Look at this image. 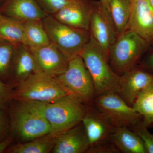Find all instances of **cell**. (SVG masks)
<instances>
[{
  "label": "cell",
  "mask_w": 153,
  "mask_h": 153,
  "mask_svg": "<svg viewBox=\"0 0 153 153\" xmlns=\"http://www.w3.org/2000/svg\"><path fill=\"white\" fill-rule=\"evenodd\" d=\"M79 55L93 80L95 97L117 93L120 76L109 66L108 55L91 37Z\"/></svg>",
  "instance_id": "obj_1"
},
{
  "label": "cell",
  "mask_w": 153,
  "mask_h": 153,
  "mask_svg": "<svg viewBox=\"0 0 153 153\" xmlns=\"http://www.w3.org/2000/svg\"><path fill=\"white\" fill-rule=\"evenodd\" d=\"M151 47L137 33L126 30L110 47L109 63L114 71L122 75L138 66Z\"/></svg>",
  "instance_id": "obj_2"
},
{
  "label": "cell",
  "mask_w": 153,
  "mask_h": 153,
  "mask_svg": "<svg viewBox=\"0 0 153 153\" xmlns=\"http://www.w3.org/2000/svg\"><path fill=\"white\" fill-rule=\"evenodd\" d=\"M35 102L50 125V133L56 136L80 123L88 108L68 95L52 102Z\"/></svg>",
  "instance_id": "obj_3"
},
{
  "label": "cell",
  "mask_w": 153,
  "mask_h": 153,
  "mask_svg": "<svg viewBox=\"0 0 153 153\" xmlns=\"http://www.w3.org/2000/svg\"><path fill=\"white\" fill-rule=\"evenodd\" d=\"M16 101L10 112L11 128L22 143L51 133L50 125L35 102Z\"/></svg>",
  "instance_id": "obj_4"
},
{
  "label": "cell",
  "mask_w": 153,
  "mask_h": 153,
  "mask_svg": "<svg viewBox=\"0 0 153 153\" xmlns=\"http://www.w3.org/2000/svg\"><path fill=\"white\" fill-rule=\"evenodd\" d=\"M67 95L57 76L38 72L17 85L12 99L18 101L50 102Z\"/></svg>",
  "instance_id": "obj_5"
},
{
  "label": "cell",
  "mask_w": 153,
  "mask_h": 153,
  "mask_svg": "<svg viewBox=\"0 0 153 153\" xmlns=\"http://www.w3.org/2000/svg\"><path fill=\"white\" fill-rule=\"evenodd\" d=\"M42 21L51 43L69 60L80 55L90 39L88 30L63 24L52 15H48Z\"/></svg>",
  "instance_id": "obj_6"
},
{
  "label": "cell",
  "mask_w": 153,
  "mask_h": 153,
  "mask_svg": "<svg viewBox=\"0 0 153 153\" xmlns=\"http://www.w3.org/2000/svg\"><path fill=\"white\" fill-rule=\"evenodd\" d=\"M57 77L69 96L84 104L94 100L93 80L80 55L69 60L66 71Z\"/></svg>",
  "instance_id": "obj_7"
},
{
  "label": "cell",
  "mask_w": 153,
  "mask_h": 153,
  "mask_svg": "<svg viewBox=\"0 0 153 153\" xmlns=\"http://www.w3.org/2000/svg\"><path fill=\"white\" fill-rule=\"evenodd\" d=\"M95 107L114 127H131L142 117L132 106L128 104L117 93H109L95 97Z\"/></svg>",
  "instance_id": "obj_8"
},
{
  "label": "cell",
  "mask_w": 153,
  "mask_h": 153,
  "mask_svg": "<svg viewBox=\"0 0 153 153\" xmlns=\"http://www.w3.org/2000/svg\"><path fill=\"white\" fill-rule=\"evenodd\" d=\"M88 31L108 56L110 47L118 35L108 10L100 1L92 2Z\"/></svg>",
  "instance_id": "obj_9"
},
{
  "label": "cell",
  "mask_w": 153,
  "mask_h": 153,
  "mask_svg": "<svg viewBox=\"0 0 153 153\" xmlns=\"http://www.w3.org/2000/svg\"><path fill=\"white\" fill-rule=\"evenodd\" d=\"M153 84V74L138 65L120 76L117 94L132 106L140 94Z\"/></svg>",
  "instance_id": "obj_10"
},
{
  "label": "cell",
  "mask_w": 153,
  "mask_h": 153,
  "mask_svg": "<svg viewBox=\"0 0 153 153\" xmlns=\"http://www.w3.org/2000/svg\"><path fill=\"white\" fill-rule=\"evenodd\" d=\"M133 31L153 46V7L149 0H132L126 30Z\"/></svg>",
  "instance_id": "obj_11"
},
{
  "label": "cell",
  "mask_w": 153,
  "mask_h": 153,
  "mask_svg": "<svg viewBox=\"0 0 153 153\" xmlns=\"http://www.w3.org/2000/svg\"><path fill=\"white\" fill-rule=\"evenodd\" d=\"M32 52L36 61L37 72L57 76L68 68L69 60L52 43Z\"/></svg>",
  "instance_id": "obj_12"
},
{
  "label": "cell",
  "mask_w": 153,
  "mask_h": 153,
  "mask_svg": "<svg viewBox=\"0 0 153 153\" xmlns=\"http://www.w3.org/2000/svg\"><path fill=\"white\" fill-rule=\"evenodd\" d=\"M81 123L85 128L90 147L111 141L110 136L114 126L95 107L88 108Z\"/></svg>",
  "instance_id": "obj_13"
},
{
  "label": "cell",
  "mask_w": 153,
  "mask_h": 153,
  "mask_svg": "<svg viewBox=\"0 0 153 153\" xmlns=\"http://www.w3.org/2000/svg\"><path fill=\"white\" fill-rule=\"evenodd\" d=\"M92 2L89 0H73L52 16L63 24L88 31Z\"/></svg>",
  "instance_id": "obj_14"
},
{
  "label": "cell",
  "mask_w": 153,
  "mask_h": 153,
  "mask_svg": "<svg viewBox=\"0 0 153 153\" xmlns=\"http://www.w3.org/2000/svg\"><path fill=\"white\" fill-rule=\"evenodd\" d=\"M78 124L56 137L53 153L87 152L90 144L85 128Z\"/></svg>",
  "instance_id": "obj_15"
},
{
  "label": "cell",
  "mask_w": 153,
  "mask_h": 153,
  "mask_svg": "<svg viewBox=\"0 0 153 153\" xmlns=\"http://www.w3.org/2000/svg\"><path fill=\"white\" fill-rule=\"evenodd\" d=\"M7 17L22 22L42 20L48 14L38 4L36 0H8L3 8Z\"/></svg>",
  "instance_id": "obj_16"
},
{
  "label": "cell",
  "mask_w": 153,
  "mask_h": 153,
  "mask_svg": "<svg viewBox=\"0 0 153 153\" xmlns=\"http://www.w3.org/2000/svg\"><path fill=\"white\" fill-rule=\"evenodd\" d=\"M110 140L122 152L146 153L142 140L128 127H114Z\"/></svg>",
  "instance_id": "obj_17"
},
{
  "label": "cell",
  "mask_w": 153,
  "mask_h": 153,
  "mask_svg": "<svg viewBox=\"0 0 153 153\" xmlns=\"http://www.w3.org/2000/svg\"><path fill=\"white\" fill-rule=\"evenodd\" d=\"M15 49L13 60V75L17 85L37 72V67L33 53L23 44Z\"/></svg>",
  "instance_id": "obj_18"
},
{
  "label": "cell",
  "mask_w": 153,
  "mask_h": 153,
  "mask_svg": "<svg viewBox=\"0 0 153 153\" xmlns=\"http://www.w3.org/2000/svg\"><path fill=\"white\" fill-rule=\"evenodd\" d=\"M25 38L23 45L31 52L51 43L42 20L24 22Z\"/></svg>",
  "instance_id": "obj_19"
},
{
  "label": "cell",
  "mask_w": 153,
  "mask_h": 153,
  "mask_svg": "<svg viewBox=\"0 0 153 153\" xmlns=\"http://www.w3.org/2000/svg\"><path fill=\"white\" fill-rule=\"evenodd\" d=\"M56 136L47 134L25 143H21L8 150L11 153H48L52 152Z\"/></svg>",
  "instance_id": "obj_20"
},
{
  "label": "cell",
  "mask_w": 153,
  "mask_h": 153,
  "mask_svg": "<svg viewBox=\"0 0 153 153\" xmlns=\"http://www.w3.org/2000/svg\"><path fill=\"white\" fill-rule=\"evenodd\" d=\"M24 38V22L4 16L0 19V41L8 42L16 47L23 44Z\"/></svg>",
  "instance_id": "obj_21"
},
{
  "label": "cell",
  "mask_w": 153,
  "mask_h": 153,
  "mask_svg": "<svg viewBox=\"0 0 153 153\" xmlns=\"http://www.w3.org/2000/svg\"><path fill=\"white\" fill-rule=\"evenodd\" d=\"M132 0H108L107 9L118 35L126 30L131 12Z\"/></svg>",
  "instance_id": "obj_22"
},
{
  "label": "cell",
  "mask_w": 153,
  "mask_h": 153,
  "mask_svg": "<svg viewBox=\"0 0 153 153\" xmlns=\"http://www.w3.org/2000/svg\"><path fill=\"white\" fill-rule=\"evenodd\" d=\"M132 107L142 117L144 125L153 127V84L140 94Z\"/></svg>",
  "instance_id": "obj_23"
},
{
  "label": "cell",
  "mask_w": 153,
  "mask_h": 153,
  "mask_svg": "<svg viewBox=\"0 0 153 153\" xmlns=\"http://www.w3.org/2000/svg\"><path fill=\"white\" fill-rule=\"evenodd\" d=\"M14 51L13 44L6 41L0 42V77L5 76L8 73Z\"/></svg>",
  "instance_id": "obj_24"
},
{
  "label": "cell",
  "mask_w": 153,
  "mask_h": 153,
  "mask_svg": "<svg viewBox=\"0 0 153 153\" xmlns=\"http://www.w3.org/2000/svg\"><path fill=\"white\" fill-rule=\"evenodd\" d=\"M142 140L146 153H153V134L141 120L130 128Z\"/></svg>",
  "instance_id": "obj_25"
},
{
  "label": "cell",
  "mask_w": 153,
  "mask_h": 153,
  "mask_svg": "<svg viewBox=\"0 0 153 153\" xmlns=\"http://www.w3.org/2000/svg\"><path fill=\"white\" fill-rule=\"evenodd\" d=\"M73 0H36L38 4L48 15H53Z\"/></svg>",
  "instance_id": "obj_26"
},
{
  "label": "cell",
  "mask_w": 153,
  "mask_h": 153,
  "mask_svg": "<svg viewBox=\"0 0 153 153\" xmlns=\"http://www.w3.org/2000/svg\"><path fill=\"white\" fill-rule=\"evenodd\" d=\"M120 152L111 141L90 147L87 151L89 153H117Z\"/></svg>",
  "instance_id": "obj_27"
},
{
  "label": "cell",
  "mask_w": 153,
  "mask_h": 153,
  "mask_svg": "<svg viewBox=\"0 0 153 153\" xmlns=\"http://www.w3.org/2000/svg\"><path fill=\"white\" fill-rule=\"evenodd\" d=\"M140 65L153 74V46L143 57Z\"/></svg>",
  "instance_id": "obj_28"
},
{
  "label": "cell",
  "mask_w": 153,
  "mask_h": 153,
  "mask_svg": "<svg viewBox=\"0 0 153 153\" xmlns=\"http://www.w3.org/2000/svg\"><path fill=\"white\" fill-rule=\"evenodd\" d=\"M13 92L10 85L0 81V106L1 107L7 100L12 98Z\"/></svg>",
  "instance_id": "obj_29"
},
{
  "label": "cell",
  "mask_w": 153,
  "mask_h": 153,
  "mask_svg": "<svg viewBox=\"0 0 153 153\" xmlns=\"http://www.w3.org/2000/svg\"><path fill=\"white\" fill-rule=\"evenodd\" d=\"M7 131V124L5 115L0 106V141L4 140Z\"/></svg>",
  "instance_id": "obj_30"
},
{
  "label": "cell",
  "mask_w": 153,
  "mask_h": 153,
  "mask_svg": "<svg viewBox=\"0 0 153 153\" xmlns=\"http://www.w3.org/2000/svg\"><path fill=\"white\" fill-rule=\"evenodd\" d=\"M12 140L10 138L5 139L3 140L0 141V153H2L5 150L10 144Z\"/></svg>",
  "instance_id": "obj_31"
},
{
  "label": "cell",
  "mask_w": 153,
  "mask_h": 153,
  "mask_svg": "<svg viewBox=\"0 0 153 153\" xmlns=\"http://www.w3.org/2000/svg\"><path fill=\"white\" fill-rule=\"evenodd\" d=\"M102 4L107 9L108 4V0H100Z\"/></svg>",
  "instance_id": "obj_32"
},
{
  "label": "cell",
  "mask_w": 153,
  "mask_h": 153,
  "mask_svg": "<svg viewBox=\"0 0 153 153\" xmlns=\"http://www.w3.org/2000/svg\"><path fill=\"white\" fill-rule=\"evenodd\" d=\"M149 1L151 4L152 5V6L153 7V0H149Z\"/></svg>",
  "instance_id": "obj_33"
},
{
  "label": "cell",
  "mask_w": 153,
  "mask_h": 153,
  "mask_svg": "<svg viewBox=\"0 0 153 153\" xmlns=\"http://www.w3.org/2000/svg\"><path fill=\"white\" fill-rule=\"evenodd\" d=\"M3 16L1 15V13H0V19H1L2 18Z\"/></svg>",
  "instance_id": "obj_34"
},
{
  "label": "cell",
  "mask_w": 153,
  "mask_h": 153,
  "mask_svg": "<svg viewBox=\"0 0 153 153\" xmlns=\"http://www.w3.org/2000/svg\"><path fill=\"white\" fill-rule=\"evenodd\" d=\"M0 1H1V0H0Z\"/></svg>",
  "instance_id": "obj_35"
}]
</instances>
